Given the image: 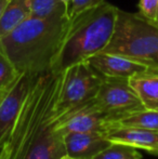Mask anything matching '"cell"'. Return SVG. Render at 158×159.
<instances>
[{"label": "cell", "instance_id": "6da1fadb", "mask_svg": "<svg viewBox=\"0 0 158 159\" xmlns=\"http://www.w3.org/2000/svg\"><path fill=\"white\" fill-rule=\"evenodd\" d=\"M63 71L34 77L7 142L9 159H61L66 155L64 133L56 127V101Z\"/></svg>", "mask_w": 158, "mask_h": 159}, {"label": "cell", "instance_id": "7a4b0ae2", "mask_svg": "<svg viewBox=\"0 0 158 159\" xmlns=\"http://www.w3.org/2000/svg\"><path fill=\"white\" fill-rule=\"evenodd\" d=\"M70 25V17H28L0 40V50L21 74L37 76L51 71Z\"/></svg>", "mask_w": 158, "mask_h": 159}, {"label": "cell", "instance_id": "3957f363", "mask_svg": "<svg viewBox=\"0 0 158 159\" xmlns=\"http://www.w3.org/2000/svg\"><path fill=\"white\" fill-rule=\"evenodd\" d=\"M118 10L106 0H95L92 6L70 19L51 71L61 73L102 52L113 37Z\"/></svg>", "mask_w": 158, "mask_h": 159}, {"label": "cell", "instance_id": "277c9868", "mask_svg": "<svg viewBox=\"0 0 158 159\" xmlns=\"http://www.w3.org/2000/svg\"><path fill=\"white\" fill-rule=\"evenodd\" d=\"M102 52L158 67V25L139 12L130 13L119 9L113 37Z\"/></svg>", "mask_w": 158, "mask_h": 159}, {"label": "cell", "instance_id": "5b68a950", "mask_svg": "<svg viewBox=\"0 0 158 159\" xmlns=\"http://www.w3.org/2000/svg\"><path fill=\"white\" fill-rule=\"evenodd\" d=\"M103 76L88 61L72 65L63 71L61 90L56 101V116L94 100Z\"/></svg>", "mask_w": 158, "mask_h": 159}, {"label": "cell", "instance_id": "8992f818", "mask_svg": "<svg viewBox=\"0 0 158 159\" xmlns=\"http://www.w3.org/2000/svg\"><path fill=\"white\" fill-rule=\"evenodd\" d=\"M94 103L107 117V122L127 113L145 108L129 78L103 77Z\"/></svg>", "mask_w": 158, "mask_h": 159}, {"label": "cell", "instance_id": "52a82bcc", "mask_svg": "<svg viewBox=\"0 0 158 159\" xmlns=\"http://www.w3.org/2000/svg\"><path fill=\"white\" fill-rule=\"evenodd\" d=\"M35 76L22 74L12 88L0 98V144L9 141Z\"/></svg>", "mask_w": 158, "mask_h": 159}, {"label": "cell", "instance_id": "ba28073f", "mask_svg": "<svg viewBox=\"0 0 158 159\" xmlns=\"http://www.w3.org/2000/svg\"><path fill=\"white\" fill-rule=\"evenodd\" d=\"M107 117L100 111L94 101L75 107L63 115L56 116V127L64 134L68 132L104 133Z\"/></svg>", "mask_w": 158, "mask_h": 159}, {"label": "cell", "instance_id": "9c48e42d", "mask_svg": "<svg viewBox=\"0 0 158 159\" xmlns=\"http://www.w3.org/2000/svg\"><path fill=\"white\" fill-rule=\"evenodd\" d=\"M88 62L103 77L130 78L151 67L121 55L107 52L97 53L91 57Z\"/></svg>", "mask_w": 158, "mask_h": 159}, {"label": "cell", "instance_id": "30bf717a", "mask_svg": "<svg viewBox=\"0 0 158 159\" xmlns=\"http://www.w3.org/2000/svg\"><path fill=\"white\" fill-rule=\"evenodd\" d=\"M66 155L75 159H93L111 144L103 133L68 132L64 134Z\"/></svg>", "mask_w": 158, "mask_h": 159}, {"label": "cell", "instance_id": "8fae6325", "mask_svg": "<svg viewBox=\"0 0 158 159\" xmlns=\"http://www.w3.org/2000/svg\"><path fill=\"white\" fill-rule=\"evenodd\" d=\"M103 134L110 142L130 145L151 154L158 148V130L108 126Z\"/></svg>", "mask_w": 158, "mask_h": 159}, {"label": "cell", "instance_id": "7c38bea8", "mask_svg": "<svg viewBox=\"0 0 158 159\" xmlns=\"http://www.w3.org/2000/svg\"><path fill=\"white\" fill-rule=\"evenodd\" d=\"M131 87L137 92L146 109L158 111V67H150L129 78Z\"/></svg>", "mask_w": 158, "mask_h": 159}, {"label": "cell", "instance_id": "4fadbf2b", "mask_svg": "<svg viewBox=\"0 0 158 159\" xmlns=\"http://www.w3.org/2000/svg\"><path fill=\"white\" fill-rule=\"evenodd\" d=\"M30 17L29 0H9L0 16V40Z\"/></svg>", "mask_w": 158, "mask_h": 159}, {"label": "cell", "instance_id": "5bb4252c", "mask_svg": "<svg viewBox=\"0 0 158 159\" xmlns=\"http://www.w3.org/2000/svg\"><path fill=\"white\" fill-rule=\"evenodd\" d=\"M108 126L158 130V111L146 108L133 111L108 121L106 127Z\"/></svg>", "mask_w": 158, "mask_h": 159}, {"label": "cell", "instance_id": "9a60e30c", "mask_svg": "<svg viewBox=\"0 0 158 159\" xmlns=\"http://www.w3.org/2000/svg\"><path fill=\"white\" fill-rule=\"evenodd\" d=\"M30 17L56 19L68 16V6L62 0H29Z\"/></svg>", "mask_w": 158, "mask_h": 159}, {"label": "cell", "instance_id": "2e32d148", "mask_svg": "<svg viewBox=\"0 0 158 159\" xmlns=\"http://www.w3.org/2000/svg\"><path fill=\"white\" fill-rule=\"evenodd\" d=\"M21 75L11 60L0 50V98L12 88Z\"/></svg>", "mask_w": 158, "mask_h": 159}, {"label": "cell", "instance_id": "e0dca14e", "mask_svg": "<svg viewBox=\"0 0 158 159\" xmlns=\"http://www.w3.org/2000/svg\"><path fill=\"white\" fill-rule=\"evenodd\" d=\"M93 159H142V155L139 149L133 146L111 142Z\"/></svg>", "mask_w": 158, "mask_h": 159}, {"label": "cell", "instance_id": "ac0fdd59", "mask_svg": "<svg viewBox=\"0 0 158 159\" xmlns=\"http://www.w3.org/2000/svg\"><path fill=\"white\" fill-rule=\"evenodd\" d=\"M139 13L148 21L156 23L158 16V0H140Z\"/></svg>", "mask_w": 158, "mask_h": 159}, {"label": "cell", "instance_id": "d6986e66", "mask_svg": "<svg viewBox=\"0 0 158 159\" xmlns=\"http://www.w3.org/2000/svg\"><path fill=\"white\" fill-rule=\"evenodd\" d=\"M95 0H70V7H68V17L70 19L74 17L75 15L92 6Z\"/></svg>", "mask_w": 158, "mask_h": 159}, {"label": "cell", "instance_id": "ffe728a7", "mask_svg": "<svg viewBox=\"0 0 158 159\" xmlns=\"http://www.w3.org/2000/svg\"><path fill=\"white\" fill-rule=\"evenodd\" d=\"M0 159H9L7 143H4V144H0Z\"/></svg>", "mask_w": 158, "mask_h": 159}, {"label": "cell", "instance_id": "44dd1931", "mask_svg": "<svg viewBox=\"0 0 158 159\" xmlns=\"http://www.w3.org/2000/svg\"><path fill=\"white\" fill-rule=\"evenodd\" d=\"M9 0H0V16H1L2 12H3L4 8H6L7 3H8Z\"/></svg>", "mask_w": 158, "mask_h": 159}, {"label": "cell", "instance_id": "7402d4cb", "mask_svg": "<svg viewBox=\"0 0 158 159\" xmlns=\"http://www.w3.org/2000/svg\"><path fill=\"white\" fill-rule=\"evenodd\" d=\"M61 159H75V158H72V157H70L68 155H64L63 157H62Z\"/></svg>", "mask_w": 158, "mask_h": 159}, {"label": "cell", "instance_id": "603a6c76", "mask_svg": "<svg viewBox=\"0 0 158 159\" xmlns=\"http://www.w3.org/2000/svg\"><path fill=\"white\" fill-rule=\"evenodd\" d=\"M63 2H65L66 4H67L68 7H70V0H62Z\"/></svg>", "mask_w": 158, "mask_h": 159}, {"label": "cell", "instance_id": "cb8c5ba5", "mask_svg": "<svg viewBox=\"0 0 158 159\" xmlns=\"http://www.w3.org/2000/svg\"><path fill=\"white\" fill-rule=\"evenodd\" d=\"M152 154H153V155H157V156H158V148H157V149H155V151L153 152Z\"/></svg>", "mask_w": 158, "mask_h": 159}, {"label": "cell", "instance_id": "d4e9b609", "mask_svg": "<svg viewBox=\"0 0 158 159\" xmlns=\"http://www.w3.org/2000/svg\"><path fill=\"white\" fill-rule=\"evenodd\" d=\"M156 24H157V25H158V23H156Z\"/></svg>", "mask_w": 158, "mask_h": 159}]
</instances>
